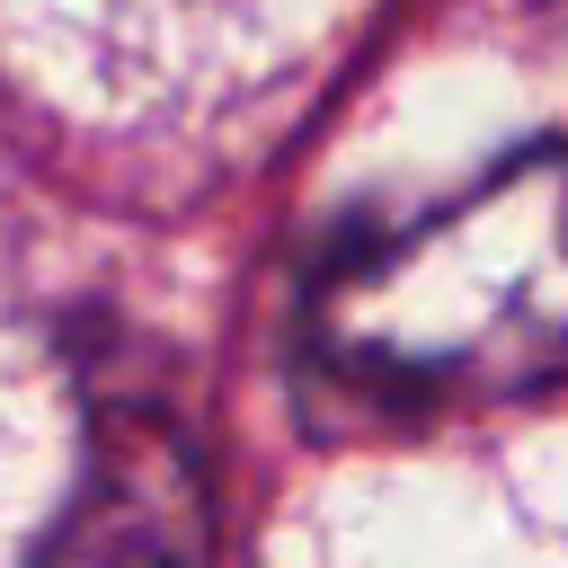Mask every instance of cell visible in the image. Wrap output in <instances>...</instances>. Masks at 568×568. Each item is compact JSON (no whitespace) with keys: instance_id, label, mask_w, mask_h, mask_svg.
Listing matches in <instances>:
<instances>
[{"instance_id":"cell-1","label":"cell","mask_w":568,"mask_h":568,"mask_svg":"<svg viewBox=\"0 0 568 568\" xmlns=\"http://www.w3.org/2000/svg\"><path fill=\"white\" fill-rule=\"evenodd\" d=\"M311 364L399 417L568 390V142L355 231L302 302Z\"/></svg>"},{"instance_id":"cell-2","label":"cell","mask_w":568,"mask_h":568,"mask_svg":"<svg viewBox=\"0 0 568 568\" xmlns=\"http://www.w3.org/2000/svg\"><path fill=\"white\" fill-rule=\"evenodd\" d=\"M204 532L195 453L160 408H98L80 488L36 568H186Z\"/></svg>"}]
</instances>
